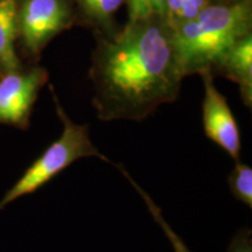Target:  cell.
Masks as SVG:
<instances>
[{
	"label": "cell",
	"mask_w": 252,
	"mask_h": 252,
	"mask_svg": "<svg viewBox=\"0 0 252 252\" xmlns=\"http://www.w3.org/2000/svg\"><path fill=\"white\" fill-rule=\"evenodd\" d=\"M89 76L99 121H144L180 94L185 76L172 27L166 19L151 18L98 34Z\"/></svg>",
	"instance_id": "1"
},
{
	"label": "cell",
	"mask_w": 252,
	"mask_h": 252,
	"mask_svg": "<svg viewBox=\"0 0 252 252\" xmlns=\"http://www.w3.org/2000/svg\"><path fill=\"white\" fill-rule=\"evenodd\" d=\"M251 0L209 4L194 19L172 27L184 76L216 71L231 47L251 33Z\"/></svg>",
	"instance_id": "2"
},
{
	"label": "cell",
	"mask_w": 252,
	"mask_h": 252,
	"mask_svg": "<svg viewBox=\"0 0 252 252\" xmlns=\"http://www.w3.org/2000/svg\"><path fill=\"white\" fill-rule=\"evenodd\" d=\"M54 102L56 112L63 125L62 133L2 196L0 200V210L17 198L34 193L82 158H99L103 161L110 162L108 158L100 153L91 141L89 127L72 121L55 94Z\"/></svg>",
	"instance_id": "3"
},
{
	"label": "cell",
	"mask_w": 252,
	"mask_h": 252,
	"mask_svg": "<svg viewBox=\"0 0 252 252\" xmlns=\"http://www.w3.org/2000/svg\"><path fill=\"white\" fill-rule=\"evenodd\" d=\"M70 0H21L18 1V36L27 52L36 55L47 43L74 23Z\"/></svg>",
	"instance_id": "4"
},
{
	"label": "cell",
	"mask_w": 252,
	"mask_h": 252,
	"mask_svg": "<svg viewBox=\"0 0 252 252\" xmlns=\"http://www.w3.org/2000/svg\"><path fill=\"white\" fill-rule=\"evenodd\" d=\"M47 78V71L39 67L28 70L20 68L2 74L0 78V124L26 127L37 94Z\"/></svg>",
	"instance_id": "5"
},
{
	"label": "cell",
	"mask_w": 252,
	"mask_h": 252,
	"mask_svg": "<svg viewBox=\"0 0 252 252\" xmlns=\"http://www.w3.org/2000/svg\"><path fill=\"white\" fill-rule=\"evenodd\" d=\"M201 77L204 86L202 121L206 135L237 161L241 157L242 143L234 113L225 97L216 89L212 72H202Z\"/></svg>",
	"instance_id": "6"
},
{
	"label": "cell",
	"mask_w": 252,
	"mask_h": 252,
	"mask_svg": "<svg viewBox=\"0 0 252 252\" xmlns=\"http://www.w3.org/2000/svg\"><path fill=\"white\" fill-rule=\"evenodd\" d=\"M219 72L239 86L245 106L252 104V33L238 40L217 68Z\"/></svg>",
	"instance_id": "7"
},
{
	"label": "cell",
	"mask_w": 252,
	"mask_h": 252,
	"mask_svg": "<svg viewBox=\"0 0 252 252\" xmlns=\"http://www.w3.org/2000/svg\"><path fill=\"white\" fill-rule=\"evenodd\" d=\"M18 0H0V72L5 74L21 68L15 52L18 37Z\"/></svg>",
	"instance_id": "8"
},
{
	"label": "cell",
	"mask_w": 252,
	"mask_h": 252,
	"mask_svg": "<svg viewBox=\"0 0 252 252\" xmlns=\"http://www.w3.org/2000/svg\"><path fill=\"white\" fill-rule=\"evenodd\" d=\"M76 11L86 23L98 34L115 32L116 12L124 4V0H70Z\"/></svg>",
	"instance_id": "9"
},
{
	"label": "cell",
	"mask_w": 252,
	"mask_h": 252,
	"mask_svg": "<svg viewBox=\"0 0 252 252\" xmlns=\"http://www.w3.org/2000/svg\"><path fill=\"white\" fill-rule=\"evenodd\" d=\"M116 167H117L119 171H121L122 174L125 176L126 180L130 182L132 187L135 189V191L140 195V197L143 198V201L145 202V204H146V207H147V209H149L151 216L153 217V220H156L158 224H159V226L161 228L162 231L165 232L166 237L168 238V241L172 245L173 250H174L175 252H191L190 250H189V248L187 247V245H186L184 239H182L180 236L176 234L174 230H173L172 226L168 224V222H167L166 219L162 215L161 209L157 206V203L154 202V201L152 200V197L147 194V191L145 190L144 188H141L140 186L138 185V182H135L134 179L132 178L130 174H128V172L126 171V169L122 165H116Z\"/></svg>",
	"instance_id": "10"
},
{
	"label": "cell",
	"mask_w": 252,
	"mask_h": 252,
	"mask_svg": "<svg viewBox=\"0 0 252 252\" xmlns=\"http://www.w3.org/2000/svg\"><path fill=\"white\" fill-rule=\"evenodd\" d=\"M230 193L236 200L252 208V168L239 160L235 161V167L228 178Z\"/></svg>",
	"instance_id": "11"
},
{
	"label": "cell",
	"mask_w": 252,
	"mask_h": 252,
	"mask_svg": "<svg viewBox=\"0 0 252 252\" xmlns=\"http://www.w3.org/2000/svg\"><path fill=\"white\" fill-rule=\"evenodd\" d=\"M124 2L127 5L128 21L166 19V0H124Z\"/></svg>",
	"instance_id": "12"
},
{
	"label": "cell",
	"mask_w": 252,
	"mask_h": 252,
	"mask_svg": "<svg viewBox=\"0 0 252 252\" xmlns=\"http://www.w3.org/2000/svg\"><path fill=\"white\" fill-rule=\"evenodd\" d=\"M226 252H252L251 230L248 228L239 229L230 242Z\"/></svg>",
	"instance_id": "13"
},
{
	"label": "cell",
	"mask_w": 252,
	"mask_h": 252,
	"mask_svg": "<svg viewBox=\"0 0 252 252\" xmlns=\"http://www.w3.org/2000/svg\"><path fill=\"white\" fill-rule=\"evenodd\" d=\"M209 4L210 0H185L184 8H182L181 21L179 24H182L185 23V21L194 19L207 5Z\"/></svg>",
	"instance_id": "14"
}]
</instances>
